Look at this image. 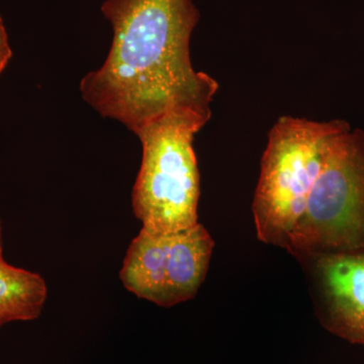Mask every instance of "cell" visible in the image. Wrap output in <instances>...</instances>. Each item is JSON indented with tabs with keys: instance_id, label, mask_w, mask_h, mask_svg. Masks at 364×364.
I'll return each mask as SVG.
<instances>
[{
	"instance_id": "obj_1",
	"label": "cell",
	"mask_w": 364,
	"mask_h": 364,
	"mask_svg": "<svg viewBox=\"0 0 364 364\" xmlns=\"http://www.w3.org/2000/svg\"><path fill=\"white\" fill-rule=\"evenodd\" d=\"M102 13L114 37L104 65L81 80L88 105L133 132L173 109H210L219 85L189 53L193 0H105Z\"/></svg>"
},
{
	"instance_id": "obj_2",
	"label": "cell",
	"mask_w": 364,
	"mask_h": 364,
	"mask_svg": "<svg viewBox=\"0 0 364 364\" xmlns=\"http://www.w3.org/2000/svg\"><path fill=\"white\" fill-rule=\"evenodd\" d=\"M210 109H177L134 133L143 147L132 205L143 227L176 232L198 224L200 172L193 143Z\"/></svg>"
},
{
	"instance_id": "obj_3",
	"label": "cell",
	"mask_w": 364,
	"mask_h": 364,
	"mask_svg": "<svg viewBox=\"0 0 364 364\" xmlns=\"http://www.w3.org/2000/svg\"><path fill=\"white\" fill-rule=\"evenodd\" d=\"M350 129L344 119L315 122L293 117L277 119L261 159L252 205L258 239L286 248L305 212L317 179L328 138Z\"/></svg>"
},
{
	"instance_id": "obj_4",
	"label": "cell",
	"mask_w": 364,
	"mask_h": 364,
	"mask_svg": "<svg viewBox=\"0 0 364 364\" xmlns=\"http://www.w3.org/2000/svg\"><path fill=\"white\" fill-rule=\"evenodd\" d=\"M304 260L318 254L364 249V131L328 138L305 208L286 248Z\"/></svg>"
},
{
	"instance_id": "obj_5",
	"label": "cell",
	"mask_w": 364,
	"mask_h": 364,
	"mask_svg": "<svg viewBox=\"0 0 364 364\" xmlns=\"http://www.w3.org/2000/svg\"><path fill=\"white\" fill-rule=\"evenodd\" d=\"M303 261L311 267L326 329L364 345V249L318 254Z\"/></svg>"
},
{
	"instance_id": "obj_6",
	"label": "cell",
	"mask_w": 364,
	"mask_h": 364,
	"mask_svg": "<svg viewBox=\"0 0 364 364\" xmlns=\"http://www.w3.org/2000/svg\"><path fill=\"white\" fill-rule=\"evenodd\" d=\"M171 232L142 227L132 240L119 272L127 291L168 308L169 247Z\"/></svg>"
},
{
	"instance_id": "obj_7",
	"label": "cell",
	"mask_w": 364,
	"mask_h": 364,
	"mask_svg": "<svg viewBox=\"0 0 364 364\" xmlns=\"http://www.w3.org/2000/svg\"><path fill=\"white\" fill-rule=\"evenodd\" d=\"M214 247L215 241L200 223L171 232L168 308L196 296L207 275Z\"/></svg>"
},
{
	"instance_id": "obj_8",
	"label": "cell",
	"mask_w": 364,
	"mask_h": 364,
	"mask_svg": "<svg viewBox=\"0 0 364 364\" xmlns=\"http://www.w3.org/2000/svg\"><path fill=\"white\" fill-rule=\"evenodd\" d=\"M47 296V284L40 274L0 260V327L39 318Z\"/></svg>"
},
{
	"instance_id": "obj_9",
	"label": "cell",
	"mask_w": 364,
	"mask_h": 364,
	"mask_svg": "<svg viewBox=\"0 0 364 364\" xmlns=\"http://www.w3.org/2000/svg\"><path fill=\"white\" fill-rule=\"evenodd\" d=\"M11 49L9 44V37L4 21L0 18V74L6 68L9 59L11 58Z\"/></svg>"
},
{
	"instance_id": "obj_10",
	"label": "cell",
	"mask_w": 364,
	"mask_h": 364,
	"mask_svg": "<svg viewBox=\"0 0 364 364\" xmlns=\"http://www.w3.org/2000/svg\"><path fill=\"white\" fill-rule=\"evenodd\" d=\"M2 252H4V241H2V230L1 224H0V260L4 259V255H2Z\"/></svg>"
}]
</instances>
